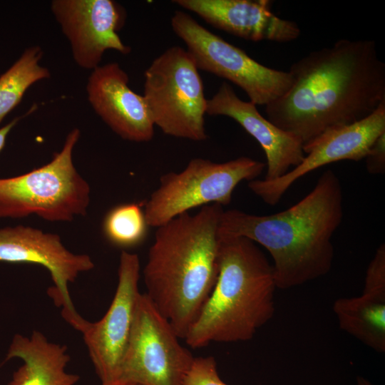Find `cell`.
<instances>
[{
	"mask_svg": "<svg viewBox=\"0 0 385 385\" xmlns=\"http://www.w3.org/2000/svg\"><path fill=\"white\" fill-rule=\"evenodd\" d=\"M288 71L289 88L265 106V113L303 145L367 117L385 101V63L371 40L341 39L310 52Z\"/></svg>",
	"mask_w": 385,
	"mask_h": 385,
	"instance_id": "1",
	"label": "cell"
},
{
	"mask_svg": "<svg viewBox=\"0 0 385 385\" xmlns=\"http://www.w3.org/2000/svg\"><path fill=\"white\" fill-rule=\"evenodd\" d=\"M343 200L339 177L327 170L305 197L283 211L258 215L224 210L218 235L244 237L264 247L273 261L277 288H292L331 270L332 240L342 222Z\"/></svg>",
	"mask_w": 385,
	"mask_h": 385,
	"instance_id": "2",
	"label": "cell"
},
{
	"mask_svg": "<svg viewBox=\"0 0 385 385\" xmlns=\"http://www.w3.org/2000/svg\"><path fill=\"white\" fill-rule=\"evenodd\" d=\"M223 206H202L157 227L143 274L146 295L180 339L210 297L219 271Z\"/></svg>",
	"mask_w": 385,
	"mask_h": 385,
	"instance_id": "3",
	"label": "cell"
},
{
	"mask_svg": "<svg viewBox=\"0 0 385 385\" xmlns=\"http://www.w3.org/2000/svg\"><path fill=\"white\" fill-rule=\"evenodd\" d=\"M214 288L184 338L192 349L250 340L274 314L272 265L253 241L219 236Z\"/></svg>",
	"mask_w": 385,
	"mask_h": 385,
	"instance_id": "4",
	"label": "cell"
},
{
	"mask_svg": "<svg viewBox=\"0 0 385 385\" xmlns=\"http://www.w3.org/2000/svg\"><path fill=\"white\" fill-rule=\"evenodd\" d=\"M79 137V129H73L49 163L25 174L0 179V217L36 215L47 221L66 222L86 215L90 186L76 170L72 157Z\"/></svg>",
	"mask_w": 385,
	"mask_h": 385,
	"instance_id": "5",
	"label": "cell"
},
{
	"mask_svg": "<svg viewBox=\"0 0 385 385\" xmlns=\"http://www.w3.org/2000/svg\"><path fill=\"white\" fill-rule=\"evenodd\" d=\"M143 98L151 119L166 135L202 141L207 138V100L196 63L187 50L168 48L145 72Z\"/></svg>",
	"mask_w": 385,
	"mask_h": 385,
	"instance_id": "6",
	"label": "cell"
},
{
	"mask_svg": "<svg viewBox=\"0 0 385 385\" xmlns=\"http://www.w3.org/2000/svg\"><path fill=\"white\" fill-rule=\"evenodd\" d=\"M265 167V163L245 156L223 163L192 159L182 171L160 178L159 186L145 204L147 224L157 228L199 206L227 205L237 185L257 179Z\"/></svg>",
	"mask_w": 385,
	"mask_h": 385,
	"instance_id": "7",
	"label": "cell"
},
{
	"mask_svg": "<svg viewBox=\"0 0 385 385\" xmlns=\"http://www.w3.org/2000/svg\"><path fill=\"white\" fill-rule=\"evenodd\" d=\"M171 25L175 34L185 42L198 69L236 84L256 106H265L289 88L292 78L289 71L260 63L186 13L175 11Z\"/></svg>",
	"mask_w": 385,
	"mask_h": 385,
	"instance_id": "8",
	"label": "cell"
},
{
	"mask_svg": "<svg viewBox=\"0 0 385 385\" xmlns=\"http://www.w3.org/2000/svg\"><path fill=\"white\" fill-rule=\"evenodd\" d=\"M179 339L146 294H140L117 378L142 385H180L194 356Z\"/></svg>",
	"mask_w": 385,
	"mask_h": 385,
	"instance_id": "9",
	"label": "cell"
},
{
	"mask_svg": "<svg viewBox=\"0 0 385 385\" xmlns=\"http://www.w3.org/2000/svg\"><path fill=\"white\" fill-rule=\"evenodd\" d=\"M0 262L36 264L47 269L53 282L48 295L57 307H61L64 319L81 332L87 320L75 309L68 284L94 267L88 255L70 252L58 235L18 225L0 229Z\"/></svg>",
	"mask_w": 385,
	"mask_h": 385,
	"instance_id": "10",
	"label": "cell"
},
{
	"mask_svg": "<svg viewBox=\"0 0 385 385\" xmlns=\"http://www.w3.org/2000/svg\"><path fill=\"white\" fill-rule=\"evenodd\" d=\"M140 260L136 254L123 250L118 284L103 317L86 324L81 331L95 371L101 384L115 379L126 351L140 292Z\"/></svg>",
	"mask_w": 385,
	"mask_h": 385,
	"instance_id": "11",
	"label": "cell"
},
{
	"mask_svg": "<svg viewBox=\"0 0 385 385\" xmlns=\"http://www.w3.org/2000/svg\"><path fill=\"white\" fill-rule=\"evenodd\" d=\"M385 132V101L367 117L331 128L303 145V160L284 175L271 180L255 179L250 190L266 204L275 205L299 178L327 164L364 159L378 137Z\"/></svg>",
	"mask_w": 385,
	"mask_h": 385,
	"instance_id": "12",
	"label": "cell"
},
{
	"mask_svg": "<svg viewBox=\"0 0 385 385\" xmlns=\"http://www.w3.org/2000/svg\"><path fill=\"white\" fill-rule=\"evenodd\" d=\"M51 11L71 45L78 66L93 70L109 49L127 54L130 48L117 31L122 26V8L111 0H54Z\"/></svg>",
	"mask_w": 385,
	"mask_h": 385,
	"instance_id": "13",
	"label": "cell"
},
{
	"mask_svg": "<svg viewBox=\"0 0 385 385\" xmlns=\"http://www.w3.org/2000/svg\"><path fill=\"white\" fill-rule=\"evenodd\" d=\"M86 91L95 112L123 139L140 143L153 138L155 125L145 101L130 89L128 76L118 63L93 69Z\"/></svg>",
	"mask_w": 385,
	"mask_h": 385,
	"instance_id": "14",
	"label": "cell"
},
{
	"mask_svg": "<svg viewBox=\"0 0 385 385\" xmlns=\"http://www.w3.org/2000/svg\"><path fill=\"white\" fill-rule=\"evenodd\" d=\"M206 113L225 115L234 119L260 145L267 159L265 180L277 179L297 166L305 153L303 143L258 111L250 101L241 100L230 84L224 82L207 101Z\"/></svg>",
	"mask_w": 385,
	"mask_h": 385,
	"instance_id": "15",
	"label": "cell"
},
{
	"mask_svg": "<svg viewBox=\"0 0 385 385\" xmlns=\"http://www.w3.org/2000/svg\"><path fill=\"white\" fill-rule=\"evenodd\" d=\"M213 26L236 36L259 41L285 43L301 33L292 21L278 17L271 11L269 0H175Z\"/></svg>",
	"mask_w": 385,
	"mask_h": 385,
	"instance_id": "16",
	"label": "cell"
},
{
	"mask_svg": "<svg viewBox=\"0 0 385 385\" xmlns=\"http://www.w3.org/2000/svg\"><path fill=\"white\" fill-rule=\"evenodd\" d=\"M19 358L23 364L8 385H76L79 375L69 373L70 356L66 345L51 342L39 331L29 337L16 334L3 362Z\"/></svg>",
	"mask_w": 385,
	"mask_h": 385,
	"instance_id": "17",
	"label": "cell"
},
{
	"mask_svg": "<svg viewBox=\"0 0 385 385\" xmlns=\"http://www.w3.org/2000/svg\"><path fill=\"white\" fill-rule=\"evenodd\" d=\"M333 310L342 330L373 350L385 352V287L364 285L360 296L337 299Z\"/></svg>",
	"mask_w": 385,
	"mask_h": 385,
	"instance_id": "18",
	"label": "cell"
},
{
	"mask_svg": "<svg viewBox=\"0 0 385 385\" xmlns=\"http://www.w3.org/2000/svg\"><path fill=\"white\" fill-rule=\"evenodd\" d=\"M42 56L40 47L31 46L0 76V123L31 86L50 77L48 68L40 65Z\"/></svg>",
	"mask_w": 385,
	"mask_h": 385,
	"instance_id": "19",
	"label": "cell"
},
{
	"mask_svg": "<svg viewBox=\"0 0 385 385\" xmlns=\"http://www.w3.org/2000/svg\"><path fill=\"white\" fill-rule=\"evenodd\" d=\"M148 227L144 211L135 202L121 204L112 208L106 214L103 224L106 239L113 245L123 248L143 242Z\"/></svg>",
	"mask_w": 385,
	"mask_h": 385,
	"instance_id": "20",
	"label": "cell"
},
{
	"mask_svg": "<svg viewBox=\"0 0 385 385\" xmlns=\"http://www.w3.org/2000/svg\"><path fill=\"white\" fill-rule=\"evenodd\" d=\"M180 385H228L218 374L215 359L212 356L194 357L192 364Z\"/></svg>",
	"mask_w": 385,
	"mask_h": 385,
	"instance_id": "21",
	"label": "cell"
},
{
	"mask_svg": "<svg viewBox=\"0 0 385 385\" xmlns=\"http://www.w3.org/2000/svg\"><path fill=\"white\" fill-rule=\"evenodd\" d=\"M366 168L371 175H383L385 173V132L381 133L371 145L364 158Z\"/></svg>",
	"mask_w": 385,
	"mask_h": 385,
	"instance_id": "22",
	"label": "cell"
},
{
	"mask_svg": "<svg viewBox=\"0 0 385 385\" xmlns=\"http://www.w3.org/2000/svg\"><path fill=\"white\" fill-rule=\"evenodd\" d=\"M19 120V118L17 117L13 120H11L9 123L6 124L1 128H0V151L3 149L4 147L6 139L11 131V130L13 128V127L17 123L18 120Z\"/></svg>",
	"mask_w": 385,
	"mask_h": 385,
	"instance_id": "23",
	"label": "cell"
},
{
	"mask_svg": "<svg viewBox=\"0 0 385 385\" xmlns=\"http://www.w3.org/2000/svg\"><path fill=\"white\" fill-rule=\"evenodd\" d=\"M101 385H142V384L130 381V380L117 378L114 380H112L106 383H103L101 384Z\"/></svg>",
	"mask_w": 385,
	"mask_h": 385,
	"instance_id": "24",
	"label": "cell"
},
{
	"mask_svg": "<svg viewBox=\"0 0 385 385\" xmlns=\"http://www.w3.org/2000/svg\"><path fill=\"white\" fill-rule=\"evenodd\" d=\"M356 385H372V384L366 379L362 377H358Z\"/></svg>",
	"mask_w": 385,
	"mask_h": 385,
	"instance_id": "25",
	"label": "cell"
}]
</instances>
